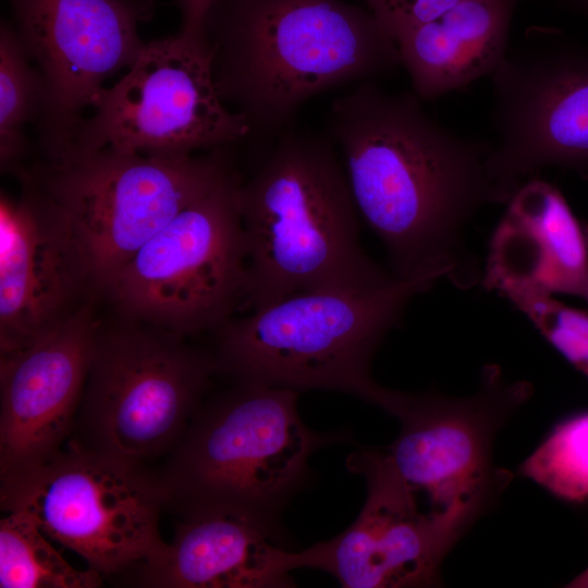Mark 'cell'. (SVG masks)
Listing matches in <instances>:
<instances>
[{
	"label": "cell",
	"instance_id": "6da1fadb",
	"mask_svg": "<svg viewBox=\"0 0 588 588\" xmlns=\"http://www.w3.org/2000/svg\"><path fill=\"white\" fill-rule=\"evenodd\" d=\"M323 131L394 274L474 284L463 268V230L481 206L509 200L490 174L489 144L441 125L414 91L392 93L373 79L332 100Z\"/></svg>",
	"mask_w": 588,
	"mask_h": 588
},
{
	"label": "cell",
	"instance_id": "7a4b0ae2",
	"mask_svg": "<svg viewBox=\"0 0 588 588\" xmlns=\"http://www.w3.org/2000/svg\"><path fill=\"white\" fill-rule=\"evenodd\" d=\"M201 35L219 95L255 142L296 126L314 97L402 66L375 15L343 0H216Z\"/></svg>",
	"mask_w": 588,
	"mask_h": 588
},
{
	"label": "cell",
	"instance_id": "3957f363",
	"mask_svg": "<svg viewBox=\"0 0 588 588\" xmlns=\"http://www.w3.org/2000/svg\"><path fill=\"white\" fill-rule=\"evenodd\" d=\"M253 310L293 294L369 291L397 275L364 250L340 155L322 132L294 126L238 187Z\"/></svg>",
	"mask_w": 588,
	"mask_h": 588
},
{
	"label": "cell",
	"instance_id": "277c9868",
	"mask_svg": "<svg viewBox=\"0 0 588 588\" xmlns=\"http://www.w3.org/2000/svg\"><path fill=\"white\" fill-rule=\"evenodd\" d=\"M436 281L396 277L369 291L303 292L230 318L216 329L218 371L297 392L350 393L390 414L399 391L373 380L372 357L407 303Z\"/></svg>",
	"mask_w": 588,
	"mask_h": 588
},
{
	"label": "cell",
	"instance_id": "5b68a950",
	"mask_svg": "<svg viewBox=\"0 0 588 588\" xmlns=\"http://www.w3.org/2000/svg\"><path fill=\"white\" fill-rule=\"evenodd\" d=\"M298 392L238 381L196 411L168 453L159 480L181 515L206 510L275 516L308 478L318 449L344 433H318L297 411Z\"/></svg>",
	"mask_w": 588,
	"mask_h": 588
},
{
	"label": "cell",
	"instance_id": "8992f818",
	"mask_svg": "<svg viewBox=\"0 0 588 588\" xmlns=\"http://www.w3.org/2000/svg\"><path fill=\"white\" fill-rule=\"evenodd\" d=\"M22 171L65 217L97 295L177 213L234 172L224 148L158 157L74 146Z\"/></svg>",
	"mask_w": 588,
	"mask_h": 588
},
{
	"label": "cell",
	"instance_id": "52a82bcc",
	"mask_svg": "<svg viewBox=\"0 0 588 588\" xmlns=\"http://www.w3.org/2000/svg\"><path fill=\"white\" fill-rule=\"evenodd\" d=\"M0 500L2 511L26 515L102 576L155 562L169 546L159 531L167 495L158 474L73 441L2 476Z\"/></svg>",
	"mask_w": 588,
	"mask_h": 588
},
{
	"label": "cell",
	"instance_id": "ba28073f",
	"mask_svg": "<svg viewBox=\"0 0 588 588\" xmlns=\"http://www.w3.org/2000/svg\"><path fill=\"white\" fill-rule=\"evenodd\" d=\"M121 317L99 322L70 441L144 464L176 444L218 367L184 336Z\"/></svg>",
	"mask_w": 588,
	"mask_h": 588
},
{
	"label": "cell",
	"instance_id": "9c48e42d",
	"mask_svg": "<svg viewBox=\"0 0 588 588\" xmlns=\"http://www.w3.org/2000/svg\"><path fill=\"white\" fill-rule=\"evenodd\" d=\"M233 172L177 213L105 285L120 315L181 336L244 305L247 257Z\"/></svg>",
	"mask_w": 588,
	"mask_h": 588
},
{
	"label": "cell",
	"instance_id": "30bf717a",
	"mask_svg": "<svg viewBox=\"0 0 588 588\" xmlns=\"http://www.w3.org/2000/svg\"><path fill=\"white\" fill-rule=\"evenodd\" d=\"M531 394L528 381H507L497 365L466 397L402 392L392 415L400 433L379 452L424 510L468 531L513 479L493 464V444Z\"/></svg>",
	"mask_w": 588,
	"mask_h": 588
},
{
	"label": "cell",
	"instance_id": "8fae6325",
	"mask_svg": "<svg viewBox=\"0 0 588 588\" xmlns=\"http://www.w3.org/2000/svg\"><path fill=\"white\" fill-rule=\"evenodd\" d=\"M93 108L64 146L183 157L249 135L244 117L219 95L206 41L180 33L145 42L127 73L105 87Z\"/></svg>",
	"mask_w": 588,
	"mask_h": 588
},
{
	"label": "cell",
	"instance_id": "7c38bea8",
	"mask_svg": "<svg viewBox=\"0 0 588 588\" xmlns=\"http://www.w3.org/2000/svg\"><path fill=\"white\" fill-rule=\"evenodd\" d=\"M490 76L488 168L509 198L548 167L588 173V47L531 27Z\"/></svg>",
	"mask_w": 588,
	"mask_h": 588
},
{
	"label": "cell",
	"instance_id": "4fadbf2b",
	"mask_svg": "<svg viewBox=\"0 0 588 588\" xmlns=\"http://www.w3.org/2000/svg\"><path fill=\"white\" fill-rule=\"evenodd\" d=\"M8 1L17 37L44 81L37 124L48 152L73 138L105 81L134 63L145 44L138 24L151 17L155 0Z\"/></svg>",
	"mask_w": 588,
	"mask_h": 588
},
{
	"label": "cell",
	"instance_id": "5bb4252c",
	"mask_svg": "<svg viewBox=\"0 0 588 588\" xmlns=\"http://www.w3.org/2000/svg\"><path fill=\"white\" fill-rule=\"evenodd\" d=\"M347 466L367 482L359 515L336 537L294 551L295 568L324 571L346 588L438 586L466 531L426 512L378 449L354 452Z\"/></svg>",
	"mask_w": 588,
	"mask_h": 588
},
{
	"label": "cell",
	"instance_id": "9a60e30c",
	"mask_svg": "<svg viewBox=\"0 0 588 588\" xmlns=\"http://www.w3.org/2000/svg\"><path fill=\"white\" fill-rule=\"evenodd\" d=\"M19 196L0 197V351L24 347L97 295L76 238L49 195L16 175Z\"/></svg>",
	"mask_w": 588,
	"mask_h": 588
},
{
	"label": "cell",
	"instance_id": "2e32d148",
	"mask_svg": "<svg viewBox=\"0 0 588 588\" xmlns=\"http://www.w3.org/2000/svg\"><path fill=\"white\" fill-rule=\"evenodd\" d=\"M100 320L93 303L0 356V475L41 463L71 437Z\"/></svg>",
	"mask_w": 588,
	"mask_h": 588
},
{
	"label": "cell",
	"instance_id": "e0dca14e",
	"mask_svg": "<svg viewBox=\"0 0 588 588\" xmlns=\"http://www.w3.org/2000/svg\"><path fill=\"white\" fill-rule=\"evenodd\" d=\"M505 205L490 240L482 285L502 296L527 291L588 301V238L561 192L531 177Z\"/></svg>",
	"mask_w": 588,
	"mask_h": 588
},
{
	"label": "cell",
	"instance_id": "ac0fdd59",
	"mask_svg": "<svg viewBox=\"0 0 588 588\" xmlns=\"http://www.w3.org/2000/svg\"><path fill=\"white\" fill-rule=\"evenodd\" d=\"M162 558L132 572L150 588H286L294 586V551L277 540L275 524L206 510L187 513Z\"/></svg>",
	"mask_w": 588,
	"mask_h": 588
},
{
	"label": "cell",
	"instance_id": "d6986e66",
	"mask_svg": "<svg viewBox=\"0 0 588 588\" xmlns=\"http://www.w3.org/2000/svg\"><path fill=\"white\" fill-rule=\"evenodd\" d=\"M520 0H461L397 38L413 91L433 100L491 75L509 48Z\"/></svg>",
	"mask_w": 588,
	"mask_h": 588
},
{
	"label": "cell",
	"instance_id": "ffe728a7",
	"mask_svg": "<svg viewBox=\"0 0 588 588\" xmlns=\"http://www.w3.org/2000/svg\"><path fill=\"white\" fill-rule=\"evenodd\" d=\"M0 520L1 588H95L102 575L73 567L26 515L4 512Z\"/></svg>",
	"mask_w": 588,
	"mask_h": 588
},
{
	"label": "cell",
	"instance_id": "44dd1931",
	"mask_svg": "<svg viewBox=\"0 0 588 588\" xmlns=\"http://www.w3.org/2000/svg\"><path fill=\"white\" fill-rule=\"evenodd\" d=\"M45 101L42 77L7 22L0 29V164L16 174L28 150L27 123L38 121Z\"/></svg>",
	"mask_w": 588,
	"mask_h": 588
},
{
	"label": "cell",
	"instance_id": "7402d4cb",
	"mask_svg": "<svg viewBox=\"0 0 588 588\" xmlns=\"http://www.w3.org/2000/svg\"><path fill=\"white\" fill-rule=\"evenodd\" d=\"M518 474L562 501L588 502V411L560 420Z\"/></svg>",
	"mask_w": 588,
	"mask_h": 588
},
{
	"label": "cell",
	"instance_id": "603a6c76",
	"mask_svg": "<svg viewBox=\"0 0 588 588\" xmlns=\"http://www.w3.org/2000/svg\"><path fill=\"white\" fill-rule=\"evenodd\" d=\"M540 334L588 379V314L569 307L552 295L512 292L505 296Z\"/></svg>",
	"mask_w": 588,
	"mask_h": 588
},
{
	"label": "cell",
	"instance_id": "cb8c5ba5",
	"mask_svg": "<svg viewBox=\"0 0 588 588\" xmlns=\"http://www.w3.org/2000/svg\"><path fill=\"white\" fill-rule=\"evenodd\" d=\"M367 9L396 41L409 29L429 22L461 0H364Z\"/></svg>",
	"mask_w": 588,
	"mask_h": 588
},
{
	"label": "cell",
	"instance_id": "d4e9b609",
	"mask_svg": "<svg viewBox=\"0 0 588 588\" xmlns=\"http://www.w3.org/2000/svg\"><path fill=\"white\" fill-rule=\"evenodd\" d=\"M181 12L179 33L194 40H204L201 35L205 16L216 0H175Z\"/></svg>",
	"mask_w": 588,
	"mask_h": 588
},
{
	"label": "cell",
	"instance_id": "484cf974",
	"mask_svg": "<svg viewBox=\"0 0 588 588\" xmlns=\"http://www.w3.org/2000/svg\"><path fill=\"white\" fill-rule=\"evenodd\" d=\"M565 587L567 588H588V567L574 577Z\"/></svg>",
	"mask_w": 588,
	"mask_h": 588
},
{
	"label": "cell",
	"instance_id": "4316f807",
	"mask_svg": "<svg viewBox=\"0 0 588 588\" xmlns=\"http://www.w3.org/2000/svg\"><path fill=\"white\" fill-rule=\"evenodd\" d=\"M572 5H574L577 10L581 11L585 15L588 16V0H563Z\"/></svg>",
	"mask_w": 588,
	"mask_h": 588
}]
</instances>
